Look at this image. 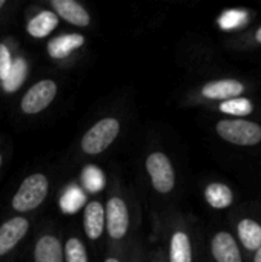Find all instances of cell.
Wrapping results in <instances>:
<instances>
[{"label":"cell","mask_w":261,"mask_h":262,"mask_svg":"<svg viewBox=\"0 0 261 262\" xmlns=\"http://www.w3.org/2000/svg\"><path fill=\"white\" fill-rule=\"evenodd\" d=\"M138 221L140 213L137 201L118 181H115L105 200L106 249L129 252L132 241L137 238Z\"/></svg>","instance_id":"1"},{"label":"cell","mask_w":261,"mask_h":262,"mask_svg":"<svg viewBox=\"0 0 261 262\" xmlns=\"http://www.w3.org/2000/svg\"><path fill=\"white\" fill-rule=\"evenodd\" d=\"M51 181L49 177L43 172H34L22 180L20 186L11 198V210L14 215L29 216L43 206L49 195Z\"/></svg>","instance_id":"2"},{"label":"cell","mask_w":261,"mask_h":262,"mask_svg":"<svg viewBox=\"0 0 261 262\" xmlns=\"http://www.w3.org/2000/svg\"><path fill=\"white\" fill-rule=\"evenodd\" d=\"M122 134V121L114 115L97 120L80 138L78 150L85 157H98L106 152Z\"/></svg>","instance_id":"3"},{"label":"cell","mask_w":261,"mask_h":262,"mask_svg":"<svg viewBox=\"0 0 261 262\" xmlns=\"http://www.w3.org/2000/svg\"><path fill=\"white\" fill-rule=\"evenodd\" d=\"M168 262H195V249L191 230L180 215H172L166 223Z\"/></svg>","instance_id":"4"},{"label":"cell","mask_w":261,"mask_h":262,"mask_svg":"<svg viewBox=\"0 0 261 262\" xmlns=\"http://www.w3.org/2000/svg\"><path fill=\"white\" fill-rule=\"evenodd\" d=\"M145 170L151 187L158 195H169L177 186V173L172 160L163 150H151L145 158Z\"/></svg>","instance_id":"5"},{"label":"cell","mask_w":261,"mask_h":262,"mask_svg":"<svg viewBox=\"0 0 261 262\" xmlns=\"http://www.w3.org/2000/svg\"><path fill=\"white\" fill-rule=\"evenodd\" d=\"M217 135L229 144L252 147L261 143V126L246 118H226L215 124Z\"/></svg>","instance_id":"6"},{"label":"cell","mask_w":261,"mask_h":262,"mask_svg":"<svg viewBox=\"0 0 261 262\" xmlns=\"http://www.w3.org/2000/svg\"><path fill=\"white\" fill-rule=\"evenodd\" d=\"M31 218L12 215L0 224V262H12L31 230Z\"/></svg>","instance_id":"7"},{"label":"cell","mask_w":261,"mask_h":262,"mask_svg":"<svg viewBox=\"0 0 261 262\" xmlns=\"http://www.w3.org/2000/svg\"><path fill=\"white\" fill-rule=\"evenodd\" d=\"M58 94V84L52 78H42L31 84L20 98V112L34 117L46 111Z\"/></svg>","instance_id":"8"},{"label":"cell","mask_w":261,"mask_h":262,"mask_svg":"<svg viewBox=\"0 0 261 262\" xmlns=\"http://www.w3.org/2000/svg\"><path fill=\"white\" fill-rule=\"evenodd\" d=\"M85 45L86 37L82 32H62L46 43V54L52 61L66 66L75 60Z\"/></svg>","instance_id":"9"},{"label":"cell","mask_w":261,"mask_h":262,"mask_svg":"<svg viewBox=\"0 0 261 262\" xmlns=\"http://www.w3.org/2000/svg\"><path fill=\"white\" fill-rule=\"evenodd\" d=\"M32 262H65L62 235L51 226L45 227L34 239L31 250Z\"/></svg>","instance_id":"10"},{"label":"cell","mask_w":261,"mask_h":262,"mask_svg":"<svg viewBox=\"0 0 261 262\" xmlns=\"http://www.w3.org/2000/svg\"><path fill=\"white\" fill-rule=\"evenodd\" d=\"M245 91H246V86L243 81L235 80V78H220V80H212V81L205 83L200 88L198 95L203 100L222 103L231 98L242 97Z\"/></svg>","instance_id":"11"},{"label":"cell","mask_w":261,"mask_h":262,"mask_svg":"<svg viewBox=\"0 0 261 262\" xmlns=\"http://www.w3.org/2000/svg\"><path fill=\"white\" fill-rule=\"evenodd\" d=\"M46 5L60 20L72 26L88 28L92 21L89 11L77 0H48Z\"/></svg>","instance_id":"12"},{"label":"cell","mask_w":261,"mask_h":262,"mask_svg":"<svg viewBox=\"0 0 261 262\" xmlns=\"http://www.w3.org/2000/svg\"><path fill=\"white\" fill-rule=\"evenodd\" d=\"M83 232L91 243H98L105 236V201L92 198L83 207Z\"/></svg>","instance_id":"13"},{"label":"cell","mask_w":261,"mask_h":262,"mask_svg":"<svg viewBox=\"0 0 261 262\" xmlns=\"http://www.w3.org/2000/svg\"><path fill=\"white\" fill-rule=\"evenodd\" d=\"M211 255L215 262H243L242 250L232 233L220 230L211 238Z\"/></svg>","instance_id":"14"},{"label":"cell","mask_w":261,"mask_h":262,"mask_svg":"<svg viewBox=\"0 0 261 262\" xmlns=\"http://www.w3.org/2000/svg\"><path fill=\"white\" fill-rule=\"evenodd\" d=\"M60 18L49 9V8H40L35 12L28 15L25 29L29 37L35 40H42L49 37L58 26Z\"/></svg>","instance_id":"15"},{"label":"cell","mask_w":261,"mask_h":262,"mask_svg":"<svg viewBox=\"0 0 261 262\" xmlns=\"http://www.w3.org/2000/svg\"><path fill=\"white\" fill-rule=\"evenodd\" d=\"M28 72H29L28 58L22 52H15L11 69H9L8 75L5 77V80H2V83H0L3 92L8 95L17 92L25 84V81L28 78Z\"/></svg>","instance_id":"16"},{"label":"cell","mask_w":261,"mask_h":262,"mask_svg":"<svg viewBox=\"0 0 261 262\" xmlns=\"http://www.w3.org/2000/svg\"><path fill=\"white\" fill-rule=\"evenodd\" d=\"M88 203V195L80 187L78 183H69L66 184L58 196V207L63 213L72 215L78 210H83V207Z\"/></svg>","instance_id":"17"},{"label":"cell","mask_w":261,"mask_h":262,"mask_svg":"<svg viewBox=\"0 0 261 262\" xmlns=\"http://www.w3.org/2000/svg\"><path fill=\"white\" fill-rule=\"evenodd\" d=\"M203 195H205V201L208 203V206L215 210H225L231 207L234 203V192L225 183H218V181L209 183Z\"/></svg>","instance_id":"18"},{"label":"cell","mask_w":261,"mask_h":262,"mask_svg":"<svg viewBox=\"0 0 261 262\" xmlns=\"http://www.w3.org/2000/svg\"><path fill=\"white\" fill-rule=\"evenodd\" d=\"M237 236L248 252H255L261 247V224L254 218L240 220L237 224Z\"/></svg>","instance_id":"19"},{"label":"cell","mask_w":261,"mask_h":262,"mask_svg":"<svg viewBox=\"0 0 261 262\" xmlns=\"http://www.w3.org/2000/svg\"><path fill=\"white\" fill-rule=\"evenodd\" d=\"M78 184L85 190L86 195L97 196L106 184V177L100 167L88 164L86 167H83V170L80 173V183Z\"/></svg>","instance_id":"20"},{"label":"cell","mask_w":261,"mask_h":262,"mask_svg":"<svg viewBox=\"0 0 261 262\" xmlns=\"http://www.w3.org/2000/svg\"><path fill=\"white\" fill-rule=\"evenodd\" d=\"M63 255H65V262H89L88 247L85 241L75 233H69L65 238Z\"/></svg>","instance_id":"21"},{"label":"cell","mask_w":261,"mask_h":262,"mask_svg":"<svg viewBox=\"0 0 261 262\" xmlns=\"http://www.w3.org/2000/svg\"><path fill=\"white\" fill-rule=\"evenodd\" d=\"M218 111L222 114H226V115H231V117L243 118V117L249 115L254 111V104L246 97H237V98L222 101L218 104Z\"/></svg>","instance_id":"22"},{"label":"cell","mask_w":261,"mask_h":262,"mask_svg":"<svg viewBox=\"0 0 261 262\" xmlns=\"http://www.w3.org/2000/svg\"><path fill=\"white\" fill-rule=\"evenodd\" d=\"M14 49L11 41H0V83L2 80H5V77L8 75L12 60H14Z\"/></svg>","instance_id":"23"},{"label":"cell","mask_w":261,"mask_h":262,"mask_svg":"<svg viewBox=\"0 0 261 262\" xmlns=\"http://www.w3.org/2000/svg\"><path fill=\"white\" fill-rule=\"evenodd\" d=\"M246 17V12L245 11H238V9H231V11H226L218 23L223 29H232V28H237L238 25L243 23V18Z\"/></svg>","instance_id":"24"},{"label":"cell","mask_w":261,"mask_h":262,"mask_svg":"<svg viewBox=\"0 0 261 262\" xmlns=\"http://www.w3.org/2000/svg\"><path fill=\"white\" fill-rule=\"evenodd\" d=\"M128 262H148V252L140 238H135L128 252Z\"/></svg>","instance_id":"25"},{"label":"cell","mask_w":261,"mask_h":262,"mask_svg":"<svg viewBox=\"0 0 261 262\" xmlns=\"http://www.w3.org/2000/svg\"><path fill=\"white\" fill-rule=\"evenodd\" d=\"M103 262H128V252L115 250V249H106Z\"/></svg>","instance_id":"26"},{"label":"cell","mask_w":261,"mask_h":262,"mask_svg":"<svg viewBox=\"0 0 261 262\" xmlns=\"http://www.w3.org/2000/svg\"><path fill=\"white\" fill-rule=\"evenodd\" d=\"M148 262H168L163 247H157L151 253H148Z\"/></svg>","instance_id":"27"},{"label":"cell","mask_w":261,"mask_h":262,"mask_svg":"<svg viewBox=\"0 0 261 262\" xmlns=\"http://www.w3.org/2000/svg\"><path fill=\"white\" fill-rule=\"evenodd\" d=\"M254 262H261V247L254 252Z\"/></svg>","instance_id":"28"},{"label":"cell","mask_w":261,"mask_h":262,"mask_svg":"<svg viewBox=\"0 0 261 262\" xmlns=\"http://www.w3.org/2000/svg\"><path fill=\"white\" fill-rule=\"evenodd\" d=\"M254 37H255V41L261 45V26L257 29V31H255V35H254Z\"/></svg>","instance_id":"29"},{"label":"cell","mask_w":261,"mask_h":262,"mask_svg":"<svg viewBox=\"0 0 261 262\" xmlns=\"http://www.w3.org/2000/svg\"><path fill=\"white\" fill-rule=\"evenodd\" d=\"M6 5H8V2H6V0H0V12L6 8Z\"/></svg>","instance_id":"30"},{"label":"cell","mask_w":261,"mask_h":262,"mask_svg":"<svg viewBox=\"0 0 261 262\" xmlns=\"http://www.w3.org/2000/svg\"><path fill=\"white\" fill-rule=\"evenodd\" d=\"M3 166V154L0 152V167Z\"/></svg>","instance_id":"31"}]
</instances>
